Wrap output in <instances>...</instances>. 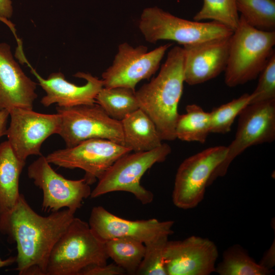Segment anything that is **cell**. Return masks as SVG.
I'll list each match as a JSON object with an SVG mask.
<instances>
[{
    "instance_id": "obj_1",
    "label": "cell",
    "mask_w": 275,
    "mask_h": 275,
    "mask_svg": "<svg viewBox=\"0 0 275 275\" xmlns=\"http://www.w3.org/2000/svg\"><path fill=\"white\" fill-rule=\"evenodd\" d=\"M75 213L66 208L47 216L41 215L20 194L5 233L16 242L15 269L19 275H46L50 254L74 218Z\"/></svg>"
},
{
    "instance_id": "obj_2",
    "label": "cell",
    "mask_w": 275,
    "mask_h": 275,
    "mask_svg": "<svg viewBox=\"0 0 275 275\" xmlns=\"http://www.w3.org/2000/svg\"><path fill=\"white\" fill-rule=\"evenodd\" d=\"M184 63L183 47H172L158 75L135 92L140 109L153 121L162 141L177 139L175 126L184 82Z\"/></svg>"
},
{
    "instance_id": "obj_3",
    "label": "cell",
    "mask_w": 275,
    "mask_h": 275,
    "mask_svg": "<svg viewBox=\"0 0 275 275\" xmlns=\"http://www.w3.org/2000/svg\"><path fill=\"white\" fill-rule=\"evenodd\" d=\"M275 31L256 29L240 16L231 37L225 70V82L229 87L256 79L274 53Z\"/></svg>"
},
{
    "instance_id": "obj_4",
    "label": "cell",
    "mask_w": 275,
    "mask_h": 275,
    "mask_svg": "<svg viewBox=\"0 0 275 275\" xmlns=\"http://www.w3.org/2000/svg\"><path fill=\"white\" fill-rule=\"evenodd\" d=\"M108 259L104 242L88 223L74 217L50 254L46 275H79L89 266L107 264Z\"/></svg>"
},
{
    "instance_id": "obj_5",
    "label": "cell",
    "mask_w": 275,
    "mask_h": 275,
    "mask_svg": "<svg viewBox=\"0 0 275 275\" xmlns=\"http://www.w3.org/2000/svg\"><path fill=\"white\" fill-rule=\"evenodd\" d=\"M145 39L175 41L183 46L230 37L233 31L215 21L203 22L183 19L155 6L145 9L139 21Z\"/></svg>"
},
{
    "instance_id": "obj_6",
    "label": "cell",
    "mask_w": 275,
    "mask_h": 275,
    "mask_svg": "<svg viewBox=\"0 0 275 275\" xmlns=\"http://www.w3.org/2000/svg\"><path fill=\"white\" fill-rule=\"evenodd\" d=\"M171 152L170 146L162 143L150 151L124 155L98 180L90 197L95 198L109 193L121 191L132 194L142 204L151 203L154 195L140 184L141 179L148 169L156 163L164 161Z\"/></svg>"
},
{
    "instance_id": "obj_7",
    "label": "cell",
    "mask_w": 275,
    "mask_h": 275,
    "mask_svg": "<svg viewBox=\"0 0 275 275\" xmlns=\"http://www.w3.org/2000/svg\"><path fill=\"white\" fill-rule=\"evenodd\" d=\"M61 117L58 134L66 147L92 139H103L124 146L121 121L110 117L98 104L56 107Z\"/></svg>"
},
{
    "instance_id": "obj_8",
    "label": "cell",
    "mask_w": 275,
    "mask_h": 275,
    "mask_svg": "<svg viewBox=\"0 0 275 275\" xmlns=\"http://www.w3.org/2000/svg\"><path fill=\"white\" fill-rule=\"evenodd\" d=\"M239 116L235 138L227 147L226 156L211 174L208 186L224 176L231 162L248 148L275 139V100L249 104Z\"/></svg>"
},
{
    "instance_id": "obj_9",
    "label": "cell",
    "mask_w": 275,
    "mask_h": 275,
    "mask_svg": "<svg viewBox=\"0 0 275 275\" xmlns=\"http://www.w3.org/2000/svg\"><path fill=\"white\" fill-rule=\"evenodd\" d=\"M227 153V147L215 146L183 161L177 170L172 192L175 206L190 209L202 201L211 174L224 160Z\"/></svg>"
},
{
    "instance_id": "obj_10",
    "label": "cell",
    "mask_w": 275,
    "mask_h": 275,
    "mask_svg": "<svg viewBox=\"0 0 275 275\" xmlns=\"http://www.w3.org/2000/svg\"><path fill=\"white\" fill-rule=\"evenodd\" d=\"M132 151L125 146L103 139H92L78 145L49 153L51 164L69 169H80L84 178L91 185L99 180L120 157Z\"/></svg>"
},
{
    "instance_id": "obj_11",
    "label": "cell",
    "mask_w": 275,
    "mask_h": 275,
    "mask_svg": "<svg viewBox=\"0 0 275 275\" xmlns=\"http://www.w3.org/2000/svg\"><path fill=\"white\" fill-rule=\"evenodd\" d=\"M42 155L28 167V175L42 190V209L55 212L66 208L75 212L83 201L90 197L91 190L84 178L70 180L57 173Z\"/></svg>"
},
{
    "instance_id": "obj_12",
    "label": "cell",
    "mask_w": 275,
    "mask_h": 275,
    "mask_svg": "<svg viewBox=\"0 0 275 275\" xmlns=\"http://www.w3.org/2000/svg\"><path fill=\"white\" fill-rule=\"evenodd\" d=\"M172 45L167 43L148 51L144 45L133 47L127 42L121 43L112 65L102 74L103 87H125L135 90L138 83L156 73Z\"/></svg>"
},
{
    "instance_id": "obj_13",
    "label": "cell",
    "mask_w": 275,
    "mask_h": 275,
    "mask_svg": "<svg viewBox=\"0 0 275 275\" xmlns=\"http://www.w3.org/2000/svg\"><path fill=\"white\" fill-rule=\"evenodd\" d=\"M11 121L6 135L17 157L25 163L30 155H42L43 143L58 134L61 124L59 114H47L19 107L9 111Z\"/></svg>"
},
{
    "instance_id": "obj_14",
    "label": "cell",
    "mask_w": 275,
    "mask_h": 275,
    "mask_svg": "<svg viewBox=\"0 0 275 275\" xmlns=\"http://www.w3.org/2000/svg\"><path fill=\"white\" fill-rule=\"evenodd\" d=\"M218 256L214 242L198 236L168 240L163 254L167 275H209L215 272Z\"/></svg>"
},
{
    "instance_id": "obj_15",
    "label": "cell",
    "mask_w": 275,
    "mask_h": 275,
    "mask_svg": "<svg viewBox=\"0 0 275 275\" xmlns=\"http://www.w3.org/2000/svg\"><path fill=\"white\" fill-rule=\"evenodd\" d=\"M88 224L96 236L104 242L112 238L129 237L145 244L161 235L172 234L174 222L155 218L128 220L99 206L92 208Z\"/></svg>"
},
{
    "instance_id": "obj_16",
    "label": "cell",
    "mask_w": 275,
    "mask_h": 275,
    "mask_svg": "<svg viewBox=\"0 0 275 275\" xmlns=\"http://www.w3.org/2000/svg\"><path fill=\"white\" fill-rule=\"evenodd\" d=\"M19 61L20 63L28 64L31 73L36 77L39 85L45 91L46 95L42 98L40 102L45 107L54 103H56L58 106L65 107L94 104L96 103L97 95L103 87L102 79L90 73L81 72L74 75L76 77L86 80V84L81 86L67 81L61 72L52 73L47 79H44L29 64L24 55Z\"/></svg>"
},
{
    "instance_id": "obj_17",
    "label": "cell",
    "mask_w": 275,
    "mask_h": 275,
    "mask_svg": "<svg viewBox=\"0 0 275 275\" xmlns=\"http://www.w3.org/2000/svg\"><path fill=\"white\" fill-rule=\"evenodd\" d=\"M231 36L183 46L184 82L189 85L200 84L225 71Z\"/></svg>"
},
{
    "instance_id": "obj_18",
    "label": "cell",
    "mask_w": 275,
    "mask_h": 275,
    "mask_svg": "<svg viewBox=\"0 0 275 275\" xmlns=\"http://www.w3.org/2000/svg\"><path fill=\"white\" fill-rule=\"evenodd\" d=\"M37 84L14 59L10 46L0 43V111L19 107L33 109Z\"/></svg>"
},
{
    "instance_id": "obj_19",
    "label": "cell",
    "mask_w": 275,
    "mask_h": 275,
    "mask_svg": "<svg viewBox=\"0 0 275 275\" xmlns=\"http://www.w3.org/2000/svg\"><path fill=\"white\" fill-rule=\"evenodd\" d=\"M25 164L17 157L8 141L0 144V231L5 234L20 196L19 178Z\"/></svg>"
},
{
    "instance_id": "obj_20",
    "label": "cell",
    "mask_w": 275,
    "mask_h": 275,
    "mask_svg": "<svg viewBox=\"0 0 275 275\" xmlns=\"http://www.w3.org/2000/svg\"><path fill=\"white\" fill-rule=\"evenodd\" d=\"M121 123L124 146L131 151H150L162 144L155 124L141 109L126 116Z\"/></svg>"
},
{
    "instance_id": "obj_21",
    "label": "cell",
    "mask_w": 275,
    "mask_h": 275,
    "mask_svg": "<svg viewBox=\"0 0 275 275\" xmlns=\"http://www.w3.org/2000/svg\"><path fill=\"white\" fill-rule=\"evenodd\" d=\"M95 102L110 117L120 121L140 108L135 90L125 87H103Z\"/></svg>"
},
{
    "instance_id": "obj_22",
    "label": "cell",
    "mask_w": 275,
    "mask_h": 275,
    "mask_svg": "<svg viewBox=\"0 0 275 275\" xmlns=\"http://www.w3.org/2000/svg\"><path fill=\"white\" fill-rule=\"evenodd\" d=\"M185 114L179 115L175 126L176 138L204 143L210 131V113L196 104L187 105Z\"/></svg>"
},
{
    "instance_id": "obj_23",
    "label": "cell",
    "mask_w": 275,
    "mask_h": 275,
    "mask_svg": "<svg viewBox=\"0 0 275 275\" xmlns=\"http://www.w3.org/2000/svg\"><path fill=\"white\" fill-rule=\"evenodd\" d=\"M219 275H269L273 270L268 269L256 262L239 244H234L223 253L222 261L215 267Z\"/></svg>"
},
{
    "instance_id": "obj_24",
    "label": "cell",
    "mask_w": 275,
    "mask_h": 275,
    "mask_svg": "<svg viewBox=\"0 0 275 275\" xmlns=\"http://www.w3.org/2000/svg\"><path fill=\"white\" fill-rule=\"evenodd\" d=\"M108 258L126 273L135 274L145 252L144 243L129 237H118L104 242Z\"/></svg>"
},
{
    "instance_id": "obj_25",
    "label": "cell",
    "mask_w": 275,
    "mask_h": 275,
    "mask_svg": "<svg viewBox=\"0 0 275 275\" xmlns=\"http://www.w3.org/2000/svg\"><path fill=\"white\" fill-rule=\"evenodd\" d=\"M237 11L251 26L275 31V0H236Z\"/></svg>"
},
{
    "instance_id": "obj_26",
    "label": "cell",
    "mask_w": 275,
    "mask_h": 275,
    "mask_svg": "<svg viewBox=\"0 0 275 275\" xmlns=\"http://www.w3.org/2000/svg\"><path fill=\"white\" fill-rule=\"evenodd\" d=\"M193 19L197 21L212 20L234 31L238 26L240 16L236 0H203L201 9Z\"/></svg>"
},
{
    "instance_id": "obj_27",
    "label": "cell",
    "mask_w": 275,
    "mask_h": 275,
    "mask_svg": "<svg viewBox=\"0 0 275 275\" xmlns=\"http://www.w3.org/2000/svg\"><path fill=\"white\" fill-rule=\"evenodd\" d=\"M251 95L245 93L227 103L214 108L210 113L211 133L229 132L235 118L250 104Z\"/></svg>"
},
{
    "instance_id": "obj_28",
    "label": "cell",
    "mask_w": 275,
    "mask_h": 275,
    "mask_svg": "<svg viewBox=\"0 0 275 275\" xmlns=\"http://www.w3.org/2000/svg\"><path fill=\"white\" fill-rule=\"evenodd\" d=\"M169 236L161 235L144 244L145 254L135 274L167 275L163 254Z\"/></svg>"
},
{
    "instance_id": "obj_29",
    "label": "cell",
    "mask_w": 275,
    "mask_h": 275,
    "mask_svg": "<svg viewBox=\"0 0 275 275\" xmlns=\"http://www.w3.org/2000/svg\"><path fill=\"white\" fill-rule=\"evenodd\" d=\"M257 86L250 94V104L275 100V53L259 74Z\"/></svg>"
},
{
    "instance_id": "obj_30",
    "label": "cell",
    "mask_w": 275,
    "mask_h": 275,
    "mask_svg": "<svg viewBox=\"0 0 275 275\" xmlns=\"http://www.w3.org/2000/svg\"><path fill=\"white\" fill-rule=\"evenodd\" d=\"M126 271L116 263L89 266L81 271L79 275H122Z\"/></svg>"
},
{
    "instance_id": "obj_31",
    "label": "cell",
    "mask_w": 275,
    "mask_h": 275,
    "mask_svg": "<svg viewBox=\"0 0 275 275\" xmlns=\"http://www.w3.org/2000/svg\"><path fill=\"white\" fill-rule=\"evenodd\" d=\"M259 264L268 269L272 270L275 265L274 239L270 248L264 253Z\"/></svg>"
},
{
    "instance_id": "obj_32",
    "label": "cell",
    "mask_w": 275,
    "mask_h": 275,
    "mask_svg": "<svg viewBox=\"0 0 275 275\" xmlns=\"http://www.w3.org/2000/svg\"><path fill=\"white\" fill-rule=\"evenodd\" d=\"M13 10L11 0H0V18H10Z\"/></svg>"
},
{
    "instance_id": "obj_33",
    "label": "cell",
    "mask_w": 275,
    "mask_h": 275,
    "mask_svg": "<svg viewBox=\"0 0 275 275\" xmlns=\"http://www.w3.org/2000/svg\"><path fill=\"white\" fill-rule=\"evenodd\" d=\"M9 112L7 109L0 111V138L5 135L7 131V124Z\"/></svg>"
},
{
    "instance_id": "obj_34",
    "label": "cell",
    "mask_w": 275,
    "mask_h": 275,
    "mask_svg": "<svg viewBox=\"0 0 275 275\" xmlns=\"http://www.w3.org/2000/svg\"><path fill=\"white\" fill-rule=\"evenodd\" d=\"M16 257H10L4 260L0 258V268L12 265L16 262Z\"/></svg>"
}]
</instances>
